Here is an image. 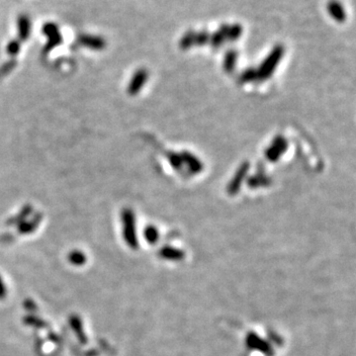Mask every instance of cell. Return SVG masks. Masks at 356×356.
Wrapping results in <instances>:
<instances>
[{"instance_id": "277c9868", "label": "cell", "mask_w": 356, "mask_h": 356, "mask_svg": "<svg viewBox=\"0 0 356 356\" xmlns=\"http://www.w3.org/2000/svg\"><path fill=\"white\" fill-rule=\"evenodd\" d=\"M287 147H288L287 141L283 137L279 136L273 141L272 145L266 149L265 157L270 162H276L286 151Z\"/></svg>"}, {"instance_id": "9a60e30c", "label": "cell", "mask_w": 356, "mask_h": 356, "mask_svg": "<svg viewBox=\"0 0 356 356\" xmlns=\"http://www.w3.org/2000/svg\"><path fill=\"white\" fill-rule=\"evenodd\" d=\"M237 60H238V53L235 49H231L227 52L224 61V68L227 72H232L234 70Z\"/></svg>"}, {"instance_id": "5bb4252c", "label": "cell", "mask_w": 356, "mask_h": 356, "mask_svg": "<svg viewBox=\"0 0 356 356\" xmlns=\"http://www.w3.org/2000/svg\"><path fill=\"white\" fill-rule=\"evenodd\" d=\"M87 258L83 251L73 249L67 254V261L73 266H82L86 263Z\"/></svg>"}, {"instance_id": "52a82bcc", "label": "cell", "mask_w": 356, "mask_h": 356, "mask_svg": "<svg viewBox=\"0 0 356 356\" xmlns=\"http://www.w3.org/2000/svg\"><path fill=\"white\" fill-rule=\"evenodd\" d=\"M68 324H69L70 328L72 329V332L74 333L75 337L78 338L80 343L82 344V345L87 344L88 338L85 335L84 327H83V323H82L81 318L79 315L72 314L68 318Z\"/></svg>"}, {"instance_id": "d6986e66", "label": "cell", "mask_w": 356, "mask_h": 356, "mask_svg": "<svg viewBox=\"0 0 356 356\" xmlns=\"http://www.w3.org/2000/svg\"><path fill=\"white\" fill-rule=\"evenodd\" d=\"M210 34L206 30H202L195 34V45L196 46H204L210 42Z\"/></svg>"}, {"instance_id": "ffe728a7", "label": "cell", "mask_w": 356, "mask_h": 356, "mask_svg": "<svg viewBox=\"0 0 356 356\" xmlns=\"http://www.w3.org/2000/svg\"><path fill=\"white\" fill-rule=\"evenodd\" d=\"M268 181L269 179L267 177L265 176H254V177H251L248 179L247 181V184L250 186V187H258V186H263V185H266L268 184Z\"/></svg>"}, {"instance_id": "7402d4cb", "label": "cell", "mask_w": 356, "mask_h": 356, "mask_svg": "<svg viewBox=\"0 0 356 356\" xmlns=\"http://www.w3.org/2000/svg\"><path fill=\"white\" fill-rule=\"evenodd\" d=\"M20 49H21L20 42L18 40H12L8 43V45L6 47V52H7L8 55L14 57V56H17L19 54Z\"/></svg>"}, {"instance_id": "d4e9b609", "label": "cell", "mask_w": 356, "mask_h": 356, "mask_svg": "<svg viewBox=\"0 0 356 356\" xmlns=\"http://www.w3.org/2000/svg\"><path fill=\"white\" fill-rule=\"evenodd\" d=\"M30 211H31V208H30V207H25V208L22 210V212H21V213H19V215H18V216H16V217H14L13 219H11V220H10V222H9L8 224H9V225H15L16 223H18V224L22 223L23 221H25V219L27 218V216H28V214L30 213Z\"/></svg>"}, {"instance_id": "9c48e42d", "label": "cell", "mask_w": 356, "mask_h": 356, "mask_svg": "<svg viewBox=\"0 0 356 356\" xmlns=\"http://www.w3.org/2000/svg\"><path fill=\"white\" fill-rule=\"evenodd\" d=\"M18 37L21 41H27L31 33V20L27 15H20L17 20Z\"/></svg>"}, {"instance_id": "e0dca14e", "label": "cell", "mask_w": 356, "mask_h": 356, "mask_svg": "<svg viewBox=\"0 0 356 356\" xmlns=\"http://www.w3.org/2000/svg\"><path fill=\"white\" fill-rule=\"evenodd\" d=\"M195 34L196 32L193 30H188L179 41V48L183 50L190 49L195 45Z\"/></svg>"}, {"instance_id": "2e32d148", "label": "cell", "mask_w": 356, "mask_h": 356, "mask_svg": "<svg viewBox=\"0 0 356 356\" xmlns=\"http://www.w3.org/2000/svg\"><path fill=\"white\" fill-rule=\"evenodd\" d=\"M23 323L28 325V326H32L35 328H46L48 327V324L46 323L45 320H43L42 318H39L37 316L34 315H28L26 317L23 318Z\"/></svg>"}, {"instance_id": "5b68a950", "label": "cell", "mask_w": 356, "mask_h": 356, "mask_svg": "<svg viewBox=\"0 0 356 356\" xmlns=\"http://www.w3.org/2000/svg\"><path fill=\"white\" fill-rule=\"evenodd\" d=\"M248 169H249V163L247 162H243L240 167L239 169L237 170L235 176L233 177V179L231 180L230 184H228L227 186V193L231 194V195H235L239 192L242 184H243V181L244 180V178L248 172Z\"/></svg>"}, {"instance_id": "ba28073f", "label": "cell", "mask_w": 356, "mask_h": 356, "mask_svg": "<svg viewBox=\"0 0 356 356\" xmlns=\"http://www.w3.org/2000/svg\"><path fill=\"white\" fill-rule=\"evenodd\" d=\"M79 43L82 47L93 50H101L106 47V41L97 35L82 34L79 37Z\"/></svg>"}, {"instance_id": "4316f807", "label": "cell", "mask_w": 356, "mask_h": 356, "mask_svg": "<svg viewBox=\"0 0 356 356\" xmlns=\"http://www.w3.org/2000/svg\"><path fill=\"white\" fill-rule=\"evenodd\" d=\"M6 295H7V289L2 276L0 275V300H3L6 297Z\"/></svg>"}, {"instance_id": "44dd1931", "label": "cell", "mask_w": 356, "mask_h": 356, "mask_svg": "<svg viewBox=\"0 0 356 356\" xmlns=\"http://www.w3.org/2000/svg\"><path fill=\"white\" fill-rule=\"evenodd\" d=\"M145 237L148 243H155L159 239V232L155 227L148 226L145 231Z\"/></svg>"}, {"instance_id": "484cf974", "label": "cell", "mask_w": 356, "mask_h": 356, "mask_svg": "<svg viewBox=\"0 0 356 356\" xmlns=\"http://www.w3.org/2000/svg\"><path fill=\"white\" fill-rule=\"evenodd\" d=\"M16 63L15 61H9V62H6L1 67H0V76H3V75H6L9 71H11L14 66H15Z\"/></svg>"}, {"instance_id": "ac0fdd59", "label": "cell", "mask_w": 356, "mask_h": 356, "mask_svg": "<svg viewBox=\"0 0 356 356\" xmlns=\"http://www.w3.org/2000/svg\"><path fill=\"white\" fill-rule=\"evenodd\" d=\"M243 34V27L241 26L240 24L236 23L232 26H228V31H227V41L228 42H236L240 39V37Z\"/></svg>"}, {"instance_id": "603a6c76", "label": "cell", "mask_w": 356, "mask_h": 356, "mask_svg": "<svg viewBox=\"0 0 356 356\" xmlns=\"http://www.w3.org/2000/svg\"><path fill=\"white\" fill-rule=\"evenodd\" d=\"M168 160H169V162L172 165V167L175 168V169H180L182 164H183L180 155L175 154V152H169Z\"/></svg>"}, {"instance_id": "3957f363", "label": "cell", "mask_w": 356, "mask_h": 356, "mask_svg": "<svg viewBox=\"0 0 356 356\" xmlns=\"http://www.w3.org/2000/svg\"><path fill=\"white\" fill-rule=\"evenodd\" d=\"M42 31L48 39L47 44L44 47L45 53H49L50 50H53L56 47L62 44L63 37L60 33V29L57 24L53 22H48L43 26Z\"/></svg>"}, {"instance_id": "30bf717a", "label": "cell", "mask_w": 356, "mask_h": 356, "mask_svg": "<svg viewBox=\"0 0 356 356\" xmlns=\"http://www.w3.org/2000/svg\"><path fill=\"white\" fill-rule=\"evenodd\" d=\"M181 160L182 162L185 163L191 172L193 173H199L203 170V163L199 159H197L191 152H188L186 150L181 152Z\"/></svg>"}, {"instance_id": "cb8c5ba5", "label": "cell", "mask_w": 356, "mask_h": 356, "mask_svg": "<svg viewBox=\"0 0 356 356\" xmlns=\"http://www.w3.org/2000/svg\"><path fill=\"white\" fill-rule=\"evenodd\" d=\"M241 80L243 82H249V81H256V80H258V71L256 69H252V68L246 69L242 73Z\"/></svg>"}, {"instance_id": "4fadbf2b", "label": "cell", "mask_w": 356, "mask_h": 356, "mask_svg": "<svg viewBox=\"0 0 356 356\" xmlns=\"http://www.w3.org/2000/svg\"><path fill=\"white\" fill-rule=\"evenodd\" d=\"M42 216L37 215L33 220L31 221H23L18 226V233L21 235H29L33 233L36 228L38 227L40 222H41Z\"/></svg>"}, {"instance_id": "6da1fadb", "label": "cell", "mask_w": 356, "mask_h": 356, "mask_svg": "<svg viewBox=\"0 0 356 356\" xmlns=\"http://www.w3.org/2000/svg\"><path fill=\"white\" fill-rule=\"evenodd\" d=\"M284 55V47L282 45H276L271 53L267 56V58L263 61L258 71V80L265 81L273 74L275 68L278 64L280 63L282 57Z\"/></svg>"}, {"instance_id": "8fae6325", "label": "cell", "mask_w": 356, "mask_h": 356, "mask_svg": "<svg viewBox=\"0 0 356 356\" xmlns=\"http://www.w3.org/2000/svg\"><path fill=\"white\" fill-rule=\"evenodd\" d=\"M228 25L223 24L222 26L210 36V44L214 49H218L227 42Z\"/></svg>"}, {"instance_id": "8992f818", "label": "cell", "mask_w": 356, "mask_h": 356, "mask_svg": "<svg viewBox=\"0 0 356 356\" xmlns=\"http://www.w3.org/2000/svg\"><path fill=\"white\" fill-rule=\"evenodd\" d=\"M147 79H148V72L146 68L138 69L132 76V80L128 87V93L130 95L138 94L146 84Z\"/></svg>"}, {"instance_id": "7c38bea8", "label": "cell", "mask_w": 356, "mask_h": 356, "mask_svg": "<svg viewBox=\"0 0 356 356\" xmlns=\"http://www.w3.org/2000/svg\"><path fill=\"white\" fill-rule=\"evenodd\" d=\"M327 11L329 15L332 16V18L335 19L337 22L342 23L346 19V14L343 9V6L339 1H336V0H332V1L327 4Z\"/></svg>"}, {"instance_id": "7a4b0ae2", "label": "cell", "mask_w": 356, "mask_h": 356, "mask_svg": "<svg viewBox=\"0 0 356 356\" xmlns=\"http://www.w3.org/2000/svg\"><path fill=\"white\" fill-rule=\"evenodd\" d=\"M122 227L123 237L126 243L133 249L138 248L139 243L136 232V218L131 209L127 208L122 211Z\"/></svg>"}]
</instances>
